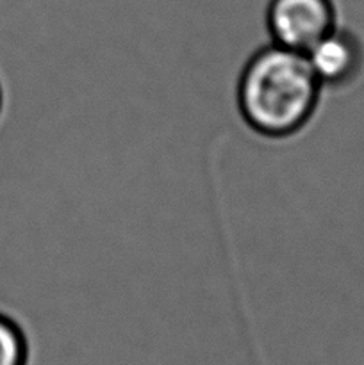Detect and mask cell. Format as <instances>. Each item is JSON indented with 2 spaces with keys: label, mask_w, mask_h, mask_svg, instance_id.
<instances>
[{
  "label": "cell",
  "mask_w": 364,
  "mask_h": 365,
  "mask_svg": "<svg viewBox=\"0 0 364 365\" xmlns=\"http://www.w3.org/2000/svg\"><path fill=\"white\" fill-rule=\"evenodd\" d=\"M264 25L270 43L305 53L339 25L334 0H268Z\"/></svg>",
  "instance_id": "7a4b0ae2"
},
{
  "label": "cell",
  "mask_w": 364,
  "mask_h": 365,
  "mask_svg": "<svg viewBox=\"0 0 364 365\" xmlns=\"http://www.w3.org/2000/svg\"><path fill=\"white\" fill-rule=\"evenodd\" d=\"M309 66L323 89L352 88L364 73V43L341 24L305 52Z\"/></svg>",
  "instance_id": "3957f363"
},
{
  "label": "cell",
  "mask_w": 364,
  "mask_h": 365,
  "mask_svg": "<svg viewBox=\"0 0 364 365\" xmlns=\"http://www.w3.org/2000/svg\"><path fill=\"white\" fill-rule=\"evenodd\" d=\"M4 107H6V91H4V84L2 81H0V120H2Z\"/></svg>",
  "instance_id": "5b68a950"
},
{
  "label": "cell",
  "mask_w": 364,
  "mask_h": 365,
  "mask_svg": "<svg viewBox=\"0 0 364 365\" xmlns=\"http://www.w3.org/2000/svg\"><path fill=\"white\" fill-rule=\"evenodd\" d=\"M323 91L305 53L268 43L243 64L236 82V107L253 134L285 141L313 123Z\"/></svg>",
  "instance_id": "6da1fadb"
},
{
  "label": "cell",
  "mask_w": 364,
  "mask_h": 365,
  "mask_svg": "<svg viewBox=\"0 0 364 365\" xmlns=\"http://www.w3.org/2000/svg\"><path fill=\"white\" fill-rule=\"evenodd\" d=\"M29 339L16 319L0 312V365H27Z\"/></svg>",
  "instance_id": "277c9868"
}]
</instances>
